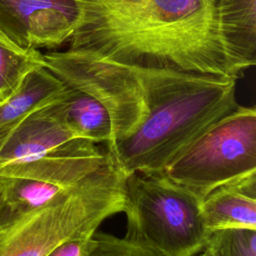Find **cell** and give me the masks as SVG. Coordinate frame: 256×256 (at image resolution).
I'll return each mask as SVG.
<instances>
[{"label": "cell", "mask_w": 256, "mask_h": 256, "mask_svg": "<svg viewBox=\"0 0 256 256\" xmlns=\"http://www.w3.org/2000/svg\"><path fill=\"white\" fill-rule=\"evenodd\" d=\"M79 6L70 51L236 80L256 64V0H144L125 9Z\"/></svg>", "instance_id": "cell-1"}, {"label": "cell", "mask_w": 256, "mask_h": 256, "mask_svg": "<svg viewBox=\"0 0 256 256\" xmlns=\"http://www.w3.org/2000/svg\"><path fill=\"white\" fill-rule=\"evenodd\" d=\"M145 115L129 135L107 145L125 175L161 174L208 127L237 106L236 79L134 66Z\"/></svg>", "instance_id": "cell-2"}, {"label": "cell", "mask_w": 256, "mask_h": 256, "mask_svg": "<svg viewBox=\"0 0 256 256\" xmlns=\"http://www.w3.org/2000/svg\"><path fill=\"white\" fill-rule=\"evenodd\" d=\"M124 178L111 156L77 185L0 231V256H46L60 243L93 233L124 208Z\"/></svg>", "instance_id": "cell-3"}, {"label": "cell", "mask_w": 256, "mask_h": 256, "mask_svg": "<svg viewBox=\"0 0 256 256\" xmlns=\"http://www.w3.org/2000/svg\"><path fill=\"white\" fill-rule=\"evenodd\" d=\"M201 201L160 176L130 173L124 178L125 238L161 256H195L210 232L201 215Z\"/></svg>", "instance_id": "cell-4"}, {"label": "cell", "mask_w": 256, "mask_h": 256, "mask_svg": "<svg viewBox=\"0 0 256 256\" xmlns=\"http://www.w3.org/2000/svg\"><path fill=\"white\" fill-rule=\"evenodd\" d=\"M256 174V109L238 105L176 155L160 176L202 201L214 189Z\"/></svg>", "instance_id": "cell-5"}, {"label": "cell", "mask_w": 256, "mask_h": 256, "mask_svg": "<svg viewBox=\"0 0 256 256\" xmlns=\"http://www.w3.org/2000/svg\"><path fill=\"white\" fill-rule=\"evenodd\" d=\"M81 14L78 0H0V37L24 50L68 44Z\"/></svg>", "instance_id": "cell-6"}, {"label": "cell", "mask_w": 256, "mask_h": 256, "mask_svg": "<svg viewBox=\"0 0 256 256\" xmlns=\"http://www.w3.org/2000/svg\"><path fill=\"white\" fill-rule=\"evenodd\" d=\"M65 92L30 113L13 128L0 150V168L37 158L77 138L64 118L62 99Z\"/></svg>", "instance_id": "cell-7"}, {"label": "cell", "mask_w": 256, "mask_h": 256, "mask_svg": "<svg viewBox=\"0 0 256 256\" xmlns=\"http://www.w3.org/2000/svg\"><path fill=\"white\" fill-rule=\"evenodd\" d=\"M200 208L210 233L222 229H256V174L214 189L201 201Z\"/></svg>", "instance_id": "cell-8"}, {"label": "cell", "mask_w": 256, "mask_h": 256, "mask_svg": "<svg viewBox=\"0 0 256 256\" xmlns=\"http://www.w3.org/2000/svg\"><path fill=\"white\" fill-rule=\"evenodd\" d=\"M66 89L67 85L45 66L32 69L0 103V127L17 125L30 113L59 98Z\"/></svg>", "instance_id": "cell-9"}, {"label": "cell", "mask_w": 256, "mask_h": 256, "mask_svg": "<svg viewBox=\"0 0 256 256\" xmlns=\"http://www.w3.org/2000/svg\"><path fill=\"white\" fill-rule=\"evenodd\" d=\"M67 189L29 178L0 176V231Z\"/></svg>", "instance_id": "cell-10"}, {"label": "cell", "mask_w": 256, "mask_h": 256, "mask_svg": "<svg viewBox=\"0 0 256 256\" xmlns=\"http://www.w3.org/2000/svg\"><path fill=\"white\" fill-rule=\"evenodd\" d=\"M62 101L66 124L77 138L87 139L96 144L111 143V117L107 108L98 99L68 86Z\"/></svg>", "instance_id": "cell-11"}, {"label": "cell", "mask_w": 256, "mask_h": 256, "mask_svg": "<svg viewBox=\"0 0 256 256\" xmlns=\"http://www.w3.org/2000/svg\"><path fill=\"white\" fill-rule=\"evenodd\" d=\"M42 65L39 50H24L0 37V98H7L28 72Z\"/></svg>", "instance_id": "cell-12"}, {"label": "cell", "mask_w": 256, "mask_h": 256, "mask_svg": "<svg viewBox=\"0 0 256 256\" xmlns=\"http://www.w3.org/2000/svg\"><path fill=\"white\" fill-rule=\"evenodd\" d=\"M203 251L207 256H256V229L216 230Z\"/></svg>", "instance_id": "cell-13"}, {"label": "cell", "mask_w": 256, "mask_h": 256, "mask_svg": "<svg viewBox=\"0 0 256 256\" xmlns=\"http://www.w3.org/2000/svg\"><path fill=\"white\" fill-rule=\"evenodd\" d=\"M83 256H161L127 238L95 230L90 236Z\"/></svg>", "instance_id": "cell-14"}, {"label": "cell", "mask_w": 256, "mask_h": 256, "mask_svg": "<svg viewBox=\"0 0 256 256\" xmlns=\"http://www.w3.org/2000/svg\"><path fill=\"white\" fill-rule=\"evenodd\" d=\"M91 235L92 233L68 239L57 245L46 256H83Z\"/></svg>", "instance_id": "cell-15"}, {"label": "cell", "mask_w": 256, "mask_h": 256, "mask_svg": "<svg viewBox=\"0 0 256 256\" xmlns=\"http://www.w3.org/2000/svg\"><path fill=\"white\" fill-rule=\"evenodd\" d=\"M144 0H78L80 4H85L103 9H125L139 5Z\"/></svg>", "instance_id": "cell-16"}, {"label": "cell", "mask_w": 256, "mask_h": 256, "mask_svg": "<svg viewBox=\"0 0 256 256\" xmlns=\"http://www.w3.org/2000/svg\"><path fill=\"white\" fill-rule=\"evenodd\" d=\"M15 126L16 125H7V126L0 127V150L3 147V145L5 144L7 138L9 137V135L11 134V132Z\"/></svg>", "instance_id": "cell-17"}, {"label": "cell", "mask_w": 256, "mask_h": 256, "mask_svg": "<svg viewBox=\"0 0 256 256\" xmlns=\"http://www.w3.org/2000/svg\"><path fill=\"white\" fill-rule=\"evenodd\" d=\"M195 256H207L206 255V253L204 252V251H202V252H200V253H198V254H196Z\"/></svg>", "instance_id": "cell-18"}, {"label": "cell", "mask_w": 256, "mask_h": 256, "mask_svg": "<svg viewBox=\"0 0 256 256\" xmlns=\"http://www.w3.org/2000/svg\"><path fill=\"white\" fill-rule=\"evenodd\" d=\"M2 101H3V100H2V99H0V103H1V102H2Z\"/></svg>", "instance_id": "cell-19"}, {"label": "cell", "mask_w": 256, "mask_h": 256, "mask_svg": "<svg viewBox=\"0 0 256 256\" xmlns=\"http://www.w3.org/2000/svg\"><path fill=\"white\" fill-rule=\"evenodd\" d=\"M0 99H1V98H0ZM2 100H3V99H2Z\"/></svg>", "instance_id": "cell-20"}]
</instances>
